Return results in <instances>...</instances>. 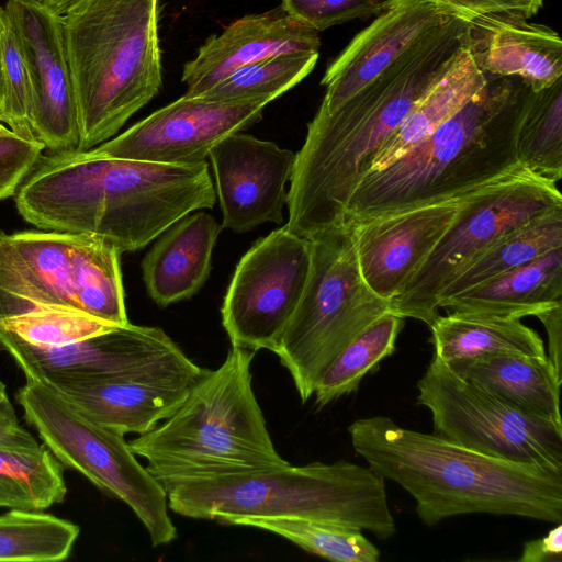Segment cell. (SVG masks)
Returning a JSON list of instances; mask_svg holds the SVG:
<instances>
[{
  "label": "cell",
  "mask_w": 562,
  "mask_h": 562,
  "mask_svg": "<svg viewBox=\"0 0 562 562\" xmlns=\"http://www.w3.org/2000/svg\"><path fill=\"white\" fill-rule=\"evenodd\" d=\"M310 265V240L285 225L250 247L235 269L221 307L232 346L271 351L300 302Z\"/></svg>",
  "instance_id": "14"
},
{
  "label": "cell",
  "mask_w": 562,
  "mask_h": 562,
  "mask_svg": "<svg viewBox=\"0 0 562 562\" xmlns=\"http://www.w3.org/2000/svg\"><path fill=\"white\" fill-rule=\"evenodd\" d=\"M458 13L437 0H385L372 23L327 66L318 110L339 108Z\"/></svg>",
  "instance_id": "17"
},
{
  "label": "cell",
  "mask_w": 562,
  "mask_h": 562,
  "mask_svg": "<svg viewBox=\"0 0 562 562\" xmlns=\"http://www.w3.org/2000/svg\"><path fill=\"white\" fill-rule=\"evenodd\" d=\"M43 4H45L49 10H52L57 15H65L70 11L78 8L80 4L86 2L87 0H40Z\"/></svg>",
  "instance_id": "44"
},
{
  "label": "cell",
  "mask_w": 562,
  "mask_h": 562,
  "mask_svg": "<svg viewBox=\"0 0 562 562\" xmlns=\"http://www.w3.org/2000/svg\"><path fill=\"white\" fill-rule=\"evenodd\" d=\"M31 108L32 89L25 55L4 8L0 5V122L19 136L35 139Z\"/></svg>",
  "instance_id": "35"
},
{
  "label": "cell",
  "mask_w": 562,
  "mask_h": 562,
  "mask_svg": "<svg viewBox=\"0 0 562 562\" xmlns=\"http://www.w3.org/2000/svg\"><path fill=\"white\" fill-rule=\"evenodd\" d=\"M468 194L350 225L367 285L387 301L396 297L445 235Z\"/></svg>",
  "instance_id": "19"
},
{
  "label": "cell",
  "mask_w": 562,
  "mask_h": 562,
  "mask_svg": "<svg viewBox=\"0 0 562 562\" xmlns=\"http://www.w3.org/2000/svg\"><path fill=\"white\" fill-rule=\"evenodd\" d=\"M26 379L45 383L135 380L191 386L203 369L159 327L131 323L61 347H36L0 330Z\"/></svg>",
  "instance_id": "12"
},
{
  "label": "cell",
  "mask_w": 562,
  "mask_h": 562,
  "mask_svg": "<svg viewBox=\"0 0 562 562\" xmlns=\"http://www.w3.org/2000/svg\"><path fill=\"white\" fill-rule=\"evenodd\" d=\"M238 526L272 532L300 548L338 562H378L379 549L359 528L325 520L301 518H252Z\"/></svg>",
  "instance_id": "33"
},
{
  "label": "cell",
  "mask_w": 562,
  "mask_h": 562,
  "mask_svg": "<svg viewBox=\"0 0 562 562\" xmlns=\"http://www.w3.org/2000/svg\"><path fill=\"white\" fill-rule=\"evenodd\" d=\"M403 319L387 312L335 358L317 382L313 394L318 408L356 391L362 378L393 353Z\"/></svg>",
  "instance_id": "30"
},
{
  "label": "cell",
  "mask_w": 562,
  "mask_h": 562,
  "mask_svg": "<svg viewBox=\"0 0 562 562\" xmlns=\"http://www.w3.org/2000/svg\"><path fill=\"white\" fill-rule=\"evenodd\" d=\"M10 128H7L2 122H0V134L2 133H5L7 131H9Z\"/></svg>",
  "instance_id": "45"
},
{
  "label": "cell",
  "mask_w": 562,
  "mask_h": 562,
  "mask_svg": "<svg viewBox=\"0 0 562 562\" xmlns=\"http://www.w3.org/2000/svg\"><path fill=\"white\" fill-rule=\"evenodd\" d=\"M485 78L477 93L429 137L361 178L344 224L462 196L522 166L516 142L533 91L517 76Z\"/></svg>",
  "instance_id": "4"
},
{
  "label": "cell",
  "mask_w": 562,
  "mask_h": 562,
  "mask_svg": "<svg viewBox=\"0 0 562 562\" xmlns=\"http://www.w3.org/2000/svg\"><path fill=\"white\" fill-rule=\"evenodd\" d=\"M318 32L280 7L236 20L221 34L211 35L196 56L187 61L182 82L187 95H201L235 71L262 59L288 53L318 52Z\"/></svg>",
  "instance_id": "20"
},
{
  "label": "cell",
  "mask_w": 562,
  "mask_h": 562,
  "mask_svg": "<svg viewBox=\"0 0 562 562\" xmlns=\"http://www.w3.org/2000/svg\"><path fill=\"white\" fill-rule=\"evenodd\" d=\"M543 324L548 335L549 361L559 376L562 378V304L557 305L537 316Z\"/></svg>",
  "instance_id": "41"
},
{
  "label": "cell",
  "mask_w": 562,
  "mask_h": 562,
  "mask_svg": "<svg viewBox=\"0 0 562 562\" xmlns=\"http://www.w3.org/2000/svg\"><path fill=\"white\" fill-rule=\"evenodd\" d=\"M518 161L532 173L558 182L562 178V77L533 92L519 127Z\"/></svg>",
  "instance_id": "31"
},
{
  "label": "cell",
  "mask_w": 562,
  "mask_h": 562,
  "mask_svg": "<svg viewBox=\"0 0 562 562\" xmlns=\"http://www.w3.org/2000/svg\"><path fill=\"white\" fill-rule=\"evenodd\" d=\"M209 157L222 228L245 233L266 222L282 223L295 153L238 132L221 140Z\"/></svg>",
  "instance_id": "18"
},
{
  "label": "cell",
  "mask_w": 562,
  "mask_h": 562,
  "mask_svg": "<svg viewBox=\"0 0 562 562\" xmlns=\"http://www.w3.org/2000/svg\"><path fill=\"white\" fill-rule=\"evenodd\" d=\"M417 389L435 434L488 456L562 470V428L512 407L437 357Z\"/></svg>",
  "instance_id": "13"
},
{
  "label": "cell",
  "mask_w": 562,
  "mask_h": 562,
  "mask_svg": "<svg viewBox=\"0 0 562 562\" xmlns=\"http://www.w3.org/2000/svg\"><path fill=\"white\" fill-rule=\"evenodd\" d=\"M463 14L506 13L530 19L538 13L543 0H437Z\"/></svg>",
  "instance_id": "39"
},
{
  "label": "cell",
  "mask_w": 562,
  "mask_h": 562,
  "mask_svg": "<svg viewBox=\"0 0 562 562\" xmlns=\"http://www.w3.org/2000/svg\"><path fill=\"white\" fill-rule=\"evenodd\" d=\"M79 532L76 524L50 514L12 509L0 515V561L65 560Z\"/></svg>",
  "instance_id": "32"
},
{
  "label": "cell",
  "mask_w": 562,
  "mask_h": 562,
  "mask_svg": "<svg viewBox=\"0 0 562 562\" xmlns=\"http://www.w3.org/2000/svg\"><path fill=\"white\" fill-rule=\"evenodd\" d=\"M120 255L82 234L0 231V319L69 310L128 324Z\"/></svg>",
  "instance_id": "9"
},
{
  "label": "cell",
  "mask_w": 562,
  "mask_h": 562,
  "mask_svg": "<svg viewBox=\"0 0 562 562\" xmlns=\"http://www.w3.org/2000/svg\"><path fill=\"white\" fill-rule=\"evenodd\" d=\"M269 102L184 94L89 150L104 157L160 164L205 161L221 140L258 122Z\"/></svg>",
  "instance_id": "15"
},
{
  "label": "cell",
  "mask_w": 562,
  "mask_h": 562,
  "mask_svg": "<svg viewBox=\"0 0 562 562\" xmlns=\"http://www.w3.org/2000/svg\"><path fill=\"white\" fill-rule=\"evenodd\" d=\"M464 48L490 76H517L533 92L562 77V41L541 24L514 14H465Z\"/></svg>",
  "instance_id": "21"
},
{
  "label": "cell",
  "mask_w": 562,
  "mask_h": 562,
  "mask_svg": "<svg viewBox=\"0 0 562 562\" xmlns=\"http://www.w3.org/2000/svg\"><path fill=\"white\" fill-rule=\"evenodd\" d=\"M385 0H281L285 13L319 32L378 14Z\"/></svg>",
  "instance_id": "37"
},
{
  "label": "cell",
  "mask_w": 562,
  "mask_h": 562,
  "mask_svg": "<svg viewBox=\"0 0 562 562\" xmlns=\"http://www.w3.org/2000/svg\"><path fill=\"white\" fill-rule=\"evenodd\" d=\"M221 226L205 212L188 214L167 228L147 252L143 278L161 307L186 300L203 285Z\"/></svg>",
  "instance_id": "23"
},
{
  "label": "cell",
  "mask_w": 562,
  "mask_h": 562,
  "mask_svg": "<svg viewBox=\"0 0 562 562\" xmlns=\"http://www.w3.org/2000/svg\"><path fill=\"white\" fill-rule=\"evenodd\" d=\"M113 327L69 310H42L0 319V330L32 346L61 347Z\"/></svg>",
  "instance_id": "36"
},
{
  "label": "cell",
  "mask_w": 562,
  "mask_h": 562,
  "mask_svg": "<svg viewBox=\"0 0 562 562\" xmlns=\"http://www.w3.org/2000/svg\"><path fill=\"white\" fill-rule=\"evenodd\" d=\"M42 383L89 420L123 436L155 428L175 412L190 387L135 380Z\"/></svg>",
  "instance_id": "22"
},
{
  "label": "cell",
  "mask_w": 562,
  "mask_h": 562,
  "mask_svg": "<svg viewBox=\"0 0 562 562\" xmlns=\"http://www.w3.org/2000/svg\"><path fill=\"white\" fill-rule=\"evenodd\" d=\"M166 493L173 513L225 525L301 518L349 525L381 539L396 531L385 480L371 468L346 460L192 480Z\"/></svg>",
  "instance_id": "6"
},
{
  "label": "cell",
  "mask_w": 562,
  "mask_h": 562,
  "mask_svg": "<svg viewBox=\"0 0 562 562\" xmlns=\"http://www.w3.org/2000/svg\"><path fill=\"white\" fill-rule=\"evenodd\" d=\"M0 351H4V347H3L1 339H0Z\"/></svg>",
  "instance_id": "46"
},
{
  "label": "cell",
  "mask_w": 562,
  "mask_h": 562,
  "mask_svg": "<svg viewBox=\"0 0 562 562\" xmlns=\"http://www.w3.org/2000/svg\"><path fill=\"white\" fill-rule=\"evenodd\" d=\"M308 240L305 288L271 349L289 371L302 403L314 394L335 358L390 306L363 280L350 225L330 227Z\"/></svg>",
  "instance_id": "8"
},
{
  "label": "cell",
  "mask_w": 562,
  "mask_h": 562,
  "mask_svg": "<svg viewBox=\"0 0 562 562\" xmlns=\"http://www.w3.org/2000/svg\"><path fill=\"white\" fill-rule=\"evenodd\" d=\"M562 247V206L509 233L464 266L441 292L439 303L476 288Z\"/></svg>",
  "instance_id": "28"
},
{
  "label": "cell",
  "mask_w": 562,
  "mask_h": 562,
  "mask_svg": "<svg viewBox=\"0 0 562 562\" xmlns=\"http://www.w3.org/2000/svg\"><path fill=\"white\" fill-rule=\"evenodd\" d=\"M15 400L43 445L64 467L125 503L146 528L153 547L177 538L166 490L138 462L123 435L89 420L36 379H26Z\"/></svg>",
  "instance_id": "10"
},
{
  "label": "cell",
  "mask_w": 562,
  "mask_h": 562,
  "mask_svg": "<svg viewBox=\"0 0 562 562\" xmlns=\"http://www.w3.org/2000/svg\"><path fill=\"white\" fill-rule=\"evenodd\" d=\"M348 432L369 468L414 497L429 527L472 513L562 520V470L488 456L386 416L357 419Z\"/></svg>",
  "instance_id": "3"
},
{
  "label": "cell",
  "mask_w": 562,
  "mask_h": 562,
  "mask_svg": "<svg viewBox=\"0 0 562 562\" xmlns=\"http://www.w3.org/2000/svg\"><path fill=\"white\" fill-rule=\"evenodd\" d=\"M447 364L512 407L562 428L559 400L562 378L548 357L496 353Z\"/></svg>",
  "instance_id": "25"
},
{
  "label": "cell",
  "mask_w": 562,
  "mask_h": 562,
  "mask_svg": "<svg viewBox=\"0 0 562 562\" xmlns=\"http://www.w3.org/2000/svg\"><path fill=\"white\" fill-rule=\"evenodd\" d=\"M521 562H561L562 525L559 522L544 537L526 542L518 559Z\"/></svg>",
  "instance_id": "40"
},
{
  "label": "cell",
  "mask_w": 562,
  "mask_h": 562,
  "mask_svg": "<svg viewBox=\"0 0 562 562\" xmlns=\"http://www.w3.org/2000/svg\"><path fill=\"white\" fill-rule=\"evenodd\" d=\"M15 194L19 213L37 228L87 235L120 254L216 200L206 161L160 164L91 150L42 155Z\"/></svg>",
  "instance_id": "1"
},
{
  "label": "cell",
  "mask_w": 562,
  "mask_h": 562,
  "mask_svg": "<svg viewBox=\"0 0 562 562\" xmlns=\"http://www.w3.org/2000/svg\"><path fill=\"white\" fill-rule=\"evenodd\" d=\"M29 67L34 137L49 153L76 151L80 130L63 16L40 0H8L3 7Z\"/></svg>",
  "instance_id": "16"
},
{
  "label": "cell",
  "mask_w": 562,
  "mask_h": 562,
  "mask_svg": "<svg viewBox=\"0 0 562 562\" xmlns=\"http://www.w3.org/2000/svg\"><path fill=\"white\" fill-rule=\"evenodd\" d=\"M429 327L434 356L446 363L496 353L547 357L539 334L517 318L451 312Z\"/></svg>",
  "instance_id": "27"
},
{
  "label": "cell",
  "mask_w": 562,
  "mask_h": 562,
  "mask_svg": "<svg viewBox=\"0 0 562 562\" xmlns=\"http://www.w3.org/2000/svg\"><path fill=\"white\" fill-rule=\"evenodd\" d=\"M0 423H19L15 411L9 400L5 384L0 379Z\"/></svg>",
  "instance_id": "43"
},
{
  "label": "cell",
  "mask_w": 562,
  "mask_h": 562,
  "mask_svg": "<svg viewBox=\"0 0 562 562\" xmlns=\"http://www.w3.org/2000/svg\"><path fill=\"white\" fill-rule=\"evenodd\" d=\"M458 13L333 112L317 110L295 153L288 229L306 239L344 225L348 201L383 140L448 72L464 47Z\"/></svg>",
  "instance_id": "2"
},
{
  "label": "cell",
  "mask_w": 562,
  "mask_h": 562,
  "mask_svg": "<svg viewBox=\"0 0 562 562\" xmlns=\"http://www.w3.org/2000/svg\"><path fill=\"white\" fill-rule=\"evenodd\" d=\"M0 446L37 448L41 445L19 423H0Z\"/></svg>",
  "instance_id": "42"
},
{
  "label": "cell",
  "mask_w": 562,
  "mask_h": 562,
  "mask_svg": "<svg viewBox=\"0 0 562 562\" xmlns=\"http://www.w3.org/2000/svg\"><path fill=\"white\" fill-rule=\"evenodd\" d=\"M44 149L42 143L11 130L0 134V201L16 193Z\"/></svg>",
  "instance_id": "38"
},
{
  "label": "cell",
  "mask_w": 562,
  "mask_h": 562,
  "mask_svg": "<svg viewBox=\"0 0 562 562\" xmlns=\"http://www.w3.org/2000/svg\"><path fill=\"white\" fill-rule=\"evenodd\" d=\"M318 52L272 56L248 65L203 94L214 100L267 99L270 102L296 86L315 67Z\"/></svg>",
  "instance_id": "34"
},
{
  "label": "cell",
  "mask_w": 562,
  "mask_h": 562,
  "mask_svg": "<svg viewBox=\"0 0 562 562\" xmlns=\"http://www.w3.org/2000/svg\"><path fill=\"white\" fill-rule=\"evenodd\" d=\"M562 304V247L507 271L476 288L446 299L451 312L520 319Z\"/></svg>",
  "instance_id": "24"
},
{
  "label": "cell",
  "mask_w": 562,
  "mask_h": 562,
  "mask_svg": "<svg viewBox=\"0 0 562 562\" xmlns=\"http://www.w3.org/2000/svg\"><path fill=\"white\" fill-rule=\"evenodd\" d=\"M86 151L119 132L162 85L158 0H87L63 15Z\"/></svg>",
  "instance_id": "7"
},
{
  "label": "cell",
  "mask_w": 562,
  "mask_h": 562,
  "mask_svg": "<svg viewBox=\"0 0 562 562\" xmlns=\"http://www.w3.org/2000/svg\"><path fill=\"white\" fill-rule=\"evenodd\" d=\"M66 493L64 465L44 445L0 446V507L41 512L61 503Z\"/></svg>",
  "instance_id": "29"
},
{
  "label": "cell",
  "mask_w": 562,
  "mask_h": 562,
  "mask_svg": "<svg viewBox=\"0 0 562 562\" xmlns=\"http://www.w3.org/2000/svg\"><path fill=\"white\" fill-rule=\"evenodd\" d=\"M562 206L557 182L524 166L472 191L425 262L390 301L389 312L428 326L441 292L457 273L499 239Z\"/></svg>",
  "instance_id": "11"
},
{
  "label": "cell",
  "mask_w": 562,
  "mask_h": 562,
  "mask_svg": "<svg viewBox=\"0 0 562 562\" xmlns=\"http://www.w3.org/2000/svg\"><path fill=\"white\" fill-rule=\"evenodd\" d=\"M255 355L232 346L217 369L203 370L168 418L128 441L165 490L290 464L271 440L252 389Z\"/></svg>",
  "instance_id": "5"
},
{
  "label": "cell",
  "mask_w": 562,
  "mask_h": 562,
  "mask_svg": "<svg viewBox=\"0 0 562 562\" xmlns=\"http://www.w3.org/2000/svg\"><path fill=\"white\" fill-rule=\"evenodd\" d=\"M485 75L463 47L448 72L414 105L375 150L370 171H379L429 137L485 83Z\"/></svg>",
  "instance_id": "26"
}]
</instances>
